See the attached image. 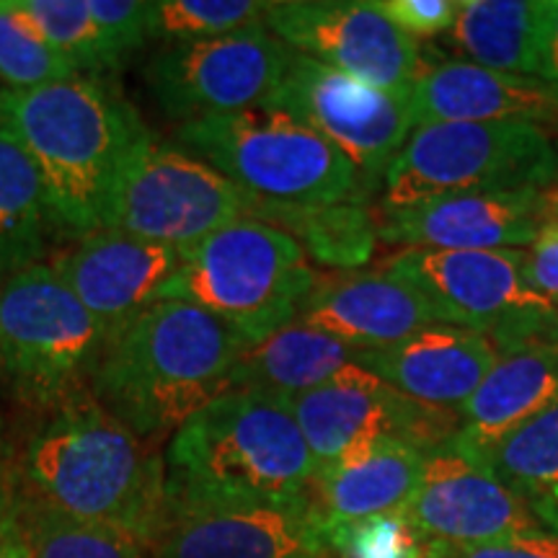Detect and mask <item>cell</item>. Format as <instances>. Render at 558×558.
Instances as JSON below:
<instances>
[{"label":"cell","mask_w":558,"mask_h":558,"mask_svg":"<svg viewBox=\"0 0 558 558\" xmlns=\"http://www.w3.org/2000/svg\"><path fill=\"white\" fill-rule=\"evenodd\" d=\"M0 122L37 169L58 235L81 241L107 228L117 181L148 135L114 83L83 75L32 90H0Z\"/></svg>","instance_id":"obj_1"},{"label":"cell","mask_w":558,"mask_h":558,"mask_svg":"<svg viewBox=\"0 0 558 558\" xmlns=\"http://www.w3.org/2000/svg\"><path fill=\"white\" fill-rule=\"evenodd\" d=\"M26 499L94 522L148 550L169 509L166 460L81 388L50 407L24 452Z\"/></svg>","instance_id":"obj_2"},{"label":"cell","mask_w":558,"mask_h":558,"mask_svg":"<svg viewBox=\"0 0 558 558\" xmlns=\"http://www.w3.org/2000/svg\"><path fill=\"white\" fill-rule=\"evenodd\" d=\"M248 347L213 313L160 300L109 341L88 388L124 427L156 442L233 390L230 373Z\"/></svg>","instance_id":"obj_3"},{"label":"cell","mask_w":558,"mask_h":558,"mask_svg":"<svg viewBox=\"0 0 558 558\" xmlns=\"http://www.w3.org/2000/svg\"><path fill=\"white\" fill-rule=\"evenodd\" d=\"M166 492L181 505H282L311 497L316 460L288 396L235 388L177 429Z\"/></svg>","instance_id":"obj_4"},{"label":"cell","mask_w":558,"mask_h":558,"mask_svg":"<svg viewBox=\"0 0 558 558\" xmlns=\"http://www.w3.org/2000/svg\"><path fill=\"white\" fill-rule=\"evenodd\" d=\"M318 279L295 239L241 218L181 248L179 269L156 303H192L259 344L300 316Z\"/></svg>","instance_id":"obj_5"},{"label":"cell","mask_w":558,"mask_h":558,"mask_svg":"<svg viewBox=\"0 0 558 558\" xmlns=\"http://www.w3.org/2000/svg\"><path fill=\"white\" fill-rule=\"evenodd\" d=\"M177 145L228 177L251 197L275 205H367L354 166L282 111L264 107L241 114L177 124Z\"/></svg>","instance_id":"obj_6"},{"label":"cell","mask_w":558,"mask_h":558,"mask_svg":"<svg viewBox=\"0 0 558 558\" xmlns=\"http://www.w3.org/2000/svg\"><path fill=\"white\" fill-rule=\"evenodd\" d=\"M558 143L525 122H439L411 132L383 179L380 209L458 194L550 192Z\"/></svg>","instance_id":"obj_7"},{"label":"cell","mask_w":558,"mask_h":558,"mask_svg":"<svg viewBox=\"0 0 558 558\" xmlns=\"http://www.w3.org/2000/svg\"><path fill=\"white\" fill-rule=\"evenodd\" d=\"M378 269L422 292L445 324L486 333L499 354L558 344V308L530 290L518 248H403Z\"/></svg>","instance_id":"obj_8"},{"label":"cell","mask_w":558,"mask_h":558,"mask_svg":"<svg viewBox=\"0 0 558 558\" xmlns=\"http://www.w3.org/2000/svg\"><path fill=\"white\" fill-rule=\"evenodd\" d=\"M109 333L52 269L37 264L0 284L5 380L47 409L88 388Z\"/></svg>","instance_id":"obj_9"},{"label":"cell","mask_w":558,"mask_h":558,"mask_svg":"<svg viewBox=\"0 0 558 558\" xmlns=\"http://www.w3.org/2000/svg\"><path fill=\"white\" fill-rule=\"evenodd\" d=\"M254 197L177 143L148 132L117 181L107 228L186 248L230 222L251 218Z\"/></svg>","instance_id":"obj_10"},{"label":"cell","mask_w":558,"mask_h":558,"mask_svg":"<svg viewBox=\"0 0 558 558\" xmlns=\"http://www.w3.org/2000/svg\"><path fill=\"white\" fill-rule=\"evenodd\" d=\"M262 107L318 132L354 166L369 194L383 190L390 163L416 130L411 90L367 86L295 50L277 90Z\"/></svg>","instance_id":"obj_11"},{"label":"cell","mask_w":558,"mask_h":558,"mask_svg":"<svg viewBox=\"0 0 558 558\" xmlns=\"http://www.w3.org/2000/svg\"><path fill=\"white\" fill-rule=\"evenodd\" d=\"M290 58V47L262 21L215 39L166 45L145 65V86L179 124L241 114L275 94Z\"/></svg>","instance_id":"obj_12"},{"label":"cell","mask_w":558,"mask_h":558,"mask_svg":"<svg viewBox=\"0 0 558 558\" xmlns=\"http://www.w3.org/2000/svg\"><path fill=\"white\" fill-rule=\"evenodd\" d=\"M288 403L316 460V473L380 439H401L432 452L463 429L458 411L422 407L362 365L344 369L326 386L288 396Z\"/></svg>","instance_id":"obj_13"},{"label":"cell","mask_w":558,"mask_h":558,"mask_svg":"<svg viewBox=\"0 0 558 558\" xmlns=\"http://www.w3.org/2000/svg\"><path fill=\"white\" fill-rule=\"evenodd\" d=\"M264 26L290 50L383 90H411L422 47L375 0H269Z\"/></svg>","instance_id":"obj_14"},{"label":"cell","mask_w":558,"mask_h":558,"mask_svg":"<svg viewBox=\"0 0 558 558\" xmlns=\"http://www.w3.org/2000/svg\"><path fill=\"white\" fill-rule=\"evenodd\" d=\"M401 514L424 543L476 546L548 530L533 505L456 442L427 452L424 476Z\"/></svg>","instance_id":"obj_15"},{"label":"cell","mask_w":558,"mask_h":558,"mask_svg":"<svg viewBox=\"0 0 558 558\" xmlns=\"http://www.w3.org/2000/svg\"><path fill=\"white\" fill-rule=\"evenodd\" d=\"M308 550H326L311 497L282 505L169 501L148 558H290Z\"/></svg>","instance_id":"obj_16"},{"label":"cell","mask_w":558,"mask_h":558,"mask_svg":"<svg viewBox=\"0 0 558 558\" xmlns=\"http://www.w3.org/2000/svg\"><path fill=\"white\" fill-rule=\"evenodd\" d=\"M550 215V192H492L437 197L378 209V241L403 248H527Z\"/></svg>","instance_id":"obj_17"},{"label":"cell","mask_w":558,"mask_h":558,"mask_svg":"<svg viewBox=\"0 0 558 558\" xmlns=\"http://www.w3.org/2000/svg\"><path fill=\"white\" fill-rule=\"evenodd\" d=\"M181 248L137 239L122 230H99L75 241L52 262L58 277L75 292L109 341L156 303V295L179 269Z\"/></svg>","instance_id":"obj_18"},{"label":"cell","mask_w":558,"mask_h":558,"mask_svg":"<svg viewBox=\"0 0 558 558\" xmlns=\"http://www.w3.org/2000/svg\"><path fill=\"white\" fill-rule=\"evenodd\" d=\"M298 320L362 352L388 349L445 324L422 292L380 269L318 279Z\"/></svg>","instance_id":"obj_19"},{"label":"cell","mask_w":558,"mask_h":558,"mask_svg":"<svg viewBox=\"0 0 558 558\" xmlns=\"http://www.w3.org/2000/svg\"><path fill=\"white\" fill-rule=\"evenodd\" d=\"M497 360L499 349L486 333L435 324L399 344L365 352L362 367L422 407L460 414Z\"/></svg>","instance_id":"obj_20"},{"label":"cell","mask_w":558,"mask_h":558,"mask_svg":"<svg viewBox=\"0 0 558 558\" xmlns=\"http://www.w3.org/2000/svg\"><path fill=\"white\" fill-rule=\"evenodd\" d=\"M416 128L439 122H525L558 135V94L541 78L465 60L424 65L411 88Z\"/></svg>","instance_id":"obj_21"},{"label":"cell","mask_w":558,"mask_h":558,"mask_svg":"<svg viewBox=\"0 0 558 558\" xmlns=\"http://www.w3.org/2000/svg\"><path fill=\"white\" fill-rule=\"evenodd\" d=\"M424 460L427 450L401 439H380L316 473L311 499L324 527L401 512L424 476Z\"/></svg>","instance_id":"obj_22"},{"label":"cell","mask_w":558,"mask_h":558,"mask_svg":"<svg viewBox=\"0 0 558 558\" xmlns=\"http://www.w3.org/2000/svg\"><path fill=\"white\" fill-rule=\"evenodd\" d=\"M558 401V344L499 354L473 399L460 411L463 429L452 442L478 458L522 422Z\"/></svg>","instance_id":"obj_23"},{"label":"cell","mask_w":558,"mask_h":558,"mask_svg":"<svg viewBox=\"0 0 558 558\" xmlns=\"http://www.w3.org/2000/svg\"><path fill=\"white\" fill-rule=\"evenodd\" d=\"M365 352L313 329L303 320L251 344L230 373V386L259 388L271 393L295 396L326 386L352 365H362Z\"/></svg>","instance_id":"obj_24"},{"label":"cell","mask_w":558,"mask_h":558,"mask_svg":"<svg viewBox=\"0 0 558 558\" xmlns=\"http://www.w3.org/2000/svg\"><path fill=\"white\" fill-rule=\"evenodd\" d=\"M445 37L465 62L507 75H541L543 0H460Z\"/></svg>","instance_id":"obj_25"},{"label":"cell","mask_w":558,"mask_h":558,"mask_svg":"<svg viewBox=\"0 0 558 558\" xmlns=\"http://www.w3.org/2000/svg\"><path fill=\"white\" fill-rule=\"evenodd\" d=\"M52 226L45 186L16 135L0 122V284L45 264Z\"/></svg>","instance_id":"obj_26"},{"label":"cell","mask_w":558,"mask_h":558,"mask_svg":"<svg viewBox=\"0 0 558 558\" xmlns=\"http://www.w3.org/2000/svg\"><path fill=\"white\" fill-rule=\"evenodd\" d=\"M251 218L288 233L324 267L357 269L378 246V218L367 205H275L254 197Z\"/></svg>","instance_id":"obj_27"},{"label":"cell","mask_w":558,"mask_h":558,"mask_svg":"<svg viewBox=\"0 0 558 558\" xmlns=\"http://www.w3.org/2000/svg\"><path fill=\"white\" fill-rule=\"evenodd\" d=\"M476 460L530 505L546 497L558 486V401L522 422Z\"/></svg>","instance_id":"obj_28"},{"label":"cell","mask_w":558,"mask_h":558,"mask_svg":"<svg viewBox=\"0 0 558 558\" xmlns=\"http://www.w3.org/2000/svg\"><path fill=\"white\" fill-rule=\"evenodd\" d=\"M9 5L75 70H86L83 75L104 78L128 62L88 13L86 0H9Z\"/></svg>","instance_id":"obj_29"},{"label":"cell","mask_w":558,"mask_h":558,"mask_svg":"<svg viewBox=\"0 0 558 558\" xmlns=\"http://www.w3.org/2000/svg\"><path fill=\"white\" fill-rule=\"evenodd\" d=\"M16 520L29 541L32 558H148L143 543L94 522L16 499Z\"/></svg>","instance_id":"obj_30"},{"label":"cell","mask_w":558,"mask_h":558,"mask_svg":"<svg viewBox=\"0 0 558 558\" xmlns=\"http://www.w3.org/2000/svg\"><path fill=\"white\" fill-rule=\"evenodd\" d=\"M269 0H150V39L166 45L215 39L262 24Z\"/></svg>","instance_id":"obj_31"},{"label":"cell","mask_w":558,"mask_h":558,"mask_svg":"<svg viewBox=\"0 0 558 558\" xmlns=\"http://www.w3.org/2000/svg\"><path fill=\"white\" fill-rule=\"evenodd\" d=\"M78 75L73 62L52 50L37 32L0 0V81L9 90H32Z\"/></svg>","instance_id":"obj_32"},{"label":"cell","mask_w":558,"mask_h":558,"mask_svg":"<svg viewBox=\"0 0 558 558\" xmlns=\"http://www.w3.org/2000/svg\"><path fill=\"white\" fill-rule=\"evenodd\" d=\"M326 550L337 558H424L427 543L401 512L324 527Z\"/></svg>","instance_id":"obj_33"},{"label":"cell","mask_w":558,"mask_h":558,"mask_svg":"<svg viewBox=\"0 0 558 558\" xmlns=\"http://www.w3.org/2000/svg\"><path fill=\"white\" fill-rule=\"evenodd\" d=\"M86 5L124 60L150 41V0H86Z\"/></svg>","instance_id":"obj_34"},{"label":"cell","mask_w":558,"mask_h":558,"mask_svg":"<svg viewBox=\"0 0 558 558\" xmlns=\"http://www.w3.org/2000/svg\"><path fill=\"white\" fill-rule=\"evenodd\" d=\"M424 558H558V533L538 530L512 538L476 543V546H450V543H427Z\"/></svg>","instance_id":"obj_35"},{"label":"cell","mask_w":558,"mask_h":558,"mask_svg":"<svg viewBox=\"0 0 558 558\" xmlns=\"http://www.w3.org/2000/svg\"><path fill=\"white\" fill-rule=\"evenodd\" d=\"M375 5L414 41L448 32L460 11V0H375Z\"/></svg>","instance_id":"obj_36"},{"label":"cell","mask_w":558,"mask_h":558,"mask_svg":"<svg viewBox=\"0 0 558 558\" xmlns=\"http://www.w3.org/2000/svg\"><path fill=\"white\" fill-rule=\"evenodd\" d=\"M525 254V279L530 290L538 292L558 308V220H543Z\"/></svg>","instance_id":"obj_37"},{"label":"cell","mask_w":558,"mask_h":558,"mask_svg":"<svg viewBox=\"0 0 558 558\" xmlns=\"http://www.w3.org/2000/svg\"><path fill=\"white\" fill-rule=\"evenodd\" d=\"M541 81L558 94V0H543V39H541Z\"/></svg>","instance_id":"obj_38"},{"label":"cell","mask_w":558,"mask_h":558,"mask_svg":"<svg viewBox=\"0 0 558 558\" xmlns=\"http://www.w3.org/2000/svg\"><path fill=\"white\" fill-rule=\"evenodd\" d=\"M0 558H32L29 541H26L16 514H13L9 525L0 530Z\"/></svg>","instance_id":"obj_39"},{"label":"cell","mask_w":558,"mask_h":558,"mask_svg":"<svg viewBox=\"0 0 558 558\" xmlns=\"http://www.w3.org/2000/svg\"><path fill=\"white\" fill-rule=\"evenodd\" d=\"M533 509L538 512L543 525H546L548 530H554V533H558V486L550 488L546 497L533 501Z\"/></svg>","instance_id":"obj_40"},{"label":"cell","mask_w":558,"mask_h":558,"mask_svg":"<svg viewBox=\"0 0 558 558\" xmlns=\"http://www.w3.org/2000/svg\"><path fill=\"white\" fill-rule=\"evenodd\" d=\"M16 514V499L11 497V488L5 486V481L0 478V530H3Z\"/></svg>","instance_id":"obj_41"},{"label":"cell","mask_w":558,"mask_h":558,"mask_svg":"<svg viewBox=\"0 0 558 558\" xmlns=\"http://www.w3.org/2000/svg\"><path fill=\"white\" fill-rule=\"evenodd\" d=\"M548 218L558 220V186H556V190H550V215H548Z\"/></svg>","instance_id":"obj_42"},{"label":"cell","mask_w":558,"mask_h":558,"mask_svg":"<svg viewBox=\"0 0 558 558\" xmlns=\"http://www.w3.org/2000/svg\"><path fill=\"white\" fill-rule=\"evenodd\" d=\"M290 558H329V550H308V554H298Z\"/></svg>","instance_id":"obj_43"},{"label":"cell","mask_w":558,"mask_h":558,"mask_svg":"<svg viewBox=\"0 0 558 558\" xmlns=\"http://www.w3.org/2000/svg\"><path fill=\"white\" fill-rule=\"evenodd\" d=\"M5 380V367H3V354H0V383Z\"/></svg>","instance_id":"obj_44"}]
</instances>
